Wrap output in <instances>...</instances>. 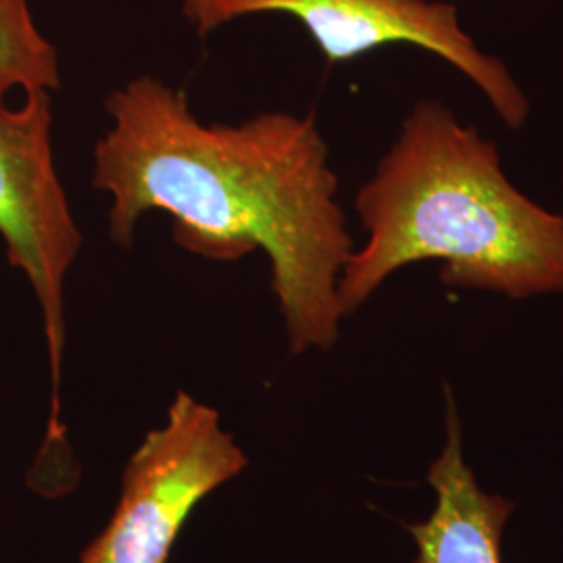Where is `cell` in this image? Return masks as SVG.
Instances as JSON below:
<instances>
[{
	"label": "cell",
	"instance_id": "1",
	"mask_svg": "<svg viewBox=\"0 0 563 563\" xmlns=\"http://www.w3.org/2000/svg\"><path fill=\"white\" fill-rule=\"evenodd\" d=\"M92 186L111 197L109 236L132 246L148 211L174 218L181 249L236 262L262 249L295 355L328 351L344 318L339 280L355 241L313 115L265 111L202 123L184 90L141 76L104 101Z\"/></svg>",
	"mask_w": 563,
	"mask_h": 563
},
{
	"label": "cell",
	"instance_id": "2",
	"mask_svg": "<svg viewBox=\"0 0 563 563\" xmlns=\"http://www.w3.org/2000/svg\"><path fill=\"white\" fill-rule=\"evenodd\" d=\"M367 239L342 269L344 318L413 263H441L449 288L523 301L563 292V213L507 178L499 146L423 99L355 195Z\"/></svg>",
	"mask_w": 563,
	"mask_h": 563
},
{
	"label": "cell",
	"instance_id": "3",
	"mask_svg": "<svg viewBox=\"0 0 563 563\" xmlns=\"http://www.w3.org/2000/svg\"><path fill=\"white\" fill-rule=\"evenodd\" d=\"M244 467L218 409L180 390L125 463L118 507L78 563H169L197 505Z\"/></svg>",
	"mask_w": 563,
	"mask_h": 563
},
{
	"label": "cell",
	"instance_id": "4",
	"mask_svg": "<svg viewBox=\"0 0 563 563\" xmlns=\"http://www.w3.org/2000/svg\"><path fill=\"white\" fill-rule=\"evenodd\" d=\"M51 92H25L20 109L0 107V239L11 267L30 282L41 305L53 405L44 451L65 446L60 365L65 349V278L78 260L81 232L53 157Z\"/></svg>",
	"mask_w": 563,
	"mask_h": 563
},
{
	"label": "cell",
	"instance_id": "5",
	"mask_svg": "<svg viewBox=\"0 0 563 563\" xmlns=\"http://www.w3.org/2000/svg\"><path fill=\"white\" fill-rule=\"evenodd\" d=\"M184 15L207 36L230 21L284 13L301 21L328 63H349L409 44L453 65L490 102L509 130L530 118V101L505 63L483 53L463 32L457 9L434 0H184Z\"/></svg>",
	"mask_w": 563,
	"mask_h": 563
},
{
	"label": "cell",
	"instance_id": "6",
	"mask_svg": "<svg viewBox=\"0 0 563 563\" xmlns=\"http://www.w3.org/2000/svg\"><path fill=\"white\" fill-rule=\"evenodd\" d=\"M446 441L428 470L437 505L428 520L409 526L413 563H504L501 539L516 505L486 493L463 457L462 423L446 399Z\"/></svg>",
	"mask_w": 563,
	"mask_h": 563
},
{
	"label": "cell",
	"instance_id": "7",
	"mask_svg": "<svg viewBox=\"0 0 563 563\" xmlns=\"http://www.w3.org/2000/svg\"><path fill=\"white\" fill-rule=\"evenodd\" d=\"M18 88L59 90V57L38 32L30 0H0V107Z\"/></svg>",
	"mask_w": 563,
	"mask_h": 563
}]
</instances>
